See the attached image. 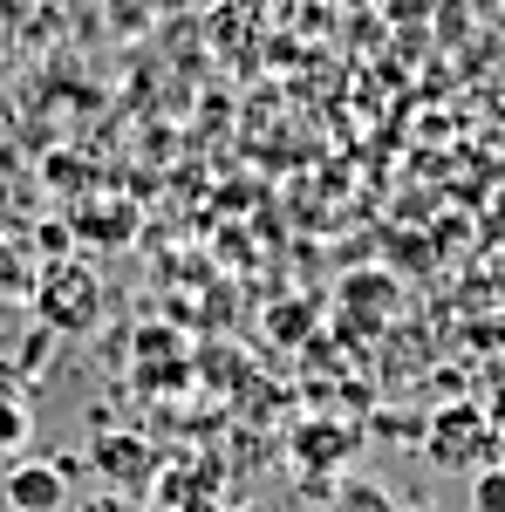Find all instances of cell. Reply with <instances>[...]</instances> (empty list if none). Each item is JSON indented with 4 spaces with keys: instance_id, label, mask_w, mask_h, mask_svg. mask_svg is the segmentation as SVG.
I'll list each match as a JSON object with an SVG mask.
<instances>
[{
    "instance_id": "1",
    "label": "cell",
    "mask_w": 505,
    "mask_h": 512,
    "mask_svg": "<svg viewBox=\"0 0 505 512\" xmlns=\"http://www.w3.org/2000/svg\"><path fill=\"white\" fill-rule=\"evenodd\" d=\"M35 315L55 335H89L103 321V280L82 260H48L35 274Z\"/></svg>"
},
{
    "instance_id": "2",
    "label": "cell",
    "mask_w": 505,
    "mask_h": 512,
    "mask_svg": "<svg viewBox=\"0 0 505 512\" xmlns=\"http://www.w3.org/2000/svg\"><path fill=\"white\" fill-rule=\"evenodd\" d=\"M492 444H499V424H485L478 403H444L424 417V458L437 472H485L492 465Z\"/></svg>"
},
{
    "instance_id": "3",
    "label": "cell",
    "mask_w": 505,
    "mask_h": 512,
    "mask_svg": "<svg viewBox=\"0 0 505 512\" xmlns=\"http://www.w3.org/2000/svg\"><path fill=\"white\" fill-rule=\"evenodd\" d=\"M0 492H7V512H62L69 506V465H55V458H14L7 478H0Z\"/></svg>"
},
{
    "instance_id": "4",
    "label": "cell",
    "mask_w": 505,
    "mask_h": 512,
    "mask_svg": "<svg viewBox=\"0 0 505 512\" xmlns=\"http://www.w3.org/2000/svg\"><path fill=\"white\" fill-rule=\"evenodd\" d=\"M89 458H96V472L110 478V492H123V499H130V492H151V485H157V451H151L137 431H103Z\"/></svg>"
},
{
    "instance_id": "5",
    "label": "cell",
    "mask_w": 505,
    "mask_h": 512,
    "mask_svg": "<svg viewBox=\"0 0 505 512\" xmlns=\"http://www.w3.org/2000/svg\"><path fill=\"white\" fill-rule=\"evenodd\" d=\"M355 444H362V431L355 424H328V417H308V424H294V437H287V451H294L301 472H342L355 458Z\"/></svg>"
},
{
    "instance_id": "6",
    "label": "cell",
    "mask_w": 505,
    "mask_h": 512,
    "mask_svg": "<svg viewBox=\"0 0 505 512\" xmlns=\"http://www.w3.org/2000/svg\"><path fill=\"white\" fill-rule=\"evenodd\" d=\"M69 233L82 246H123V239L137 233V212H130V198H82L76 212H69Z\"/></svg>"
},
{
    "instance_id": "7",
    "label": "cell",
    "mask_w": 505,
    "mask_h": 512,
    "mask_svg": "<svg viewBox=\"0 0 505 512\" xmlns=\"http://www.w3.org/2000/svg\"><path fill=\"white\" fill-rule=\"evenodd\" d=\"M342 301H355V315H396V280H383V274H349L342 280Z\"/></svg>"
},
{
    "instance_id": "8",
    "label": "cell",
    "mask_w": 505,
    "mask_h": 512,
    "mask_svg": "<svg viewBox=\"0 0 505 512\" xmlns=\"http://www.w3.org/2000/svg\"><path fill=\"white\" fill-rule=\"evenodd\" d=\"M335 512H403V506H396V492L376 485V478H342L335 485Z\"/></svg>"
},
{
    "instance_id": "9",
    "label": "cell",
    "mask_w": 505,
    "mask_h": 512,
    "mask_svg": "<svg viewBox=\"0 0 505 512\" xmlns=\"http://www.w3.org/2000/svg\"><path fill=\"white\" fill-rule=\"evenodd\" d=\"M267 335L273 342H308L314 335V308L308 301H280V308L267 315Z\"/></svg>"
},
{
    "instance_id": "10",
    "label": "cell",
    "mask_w": 505,
    "mask_h": 512,
    "mask_svg": "<svg viewBox=\"0 0 505 512\" xmlns=\"http://www.w3.org/2000/svg\"><path fill=\"white\" fill-rule=\"evenodd\" d=\"M471 512H505V472L499 465L471 472Z\"/></svg>"
},
{
    "instance_id": "11",
    "label": "cell",
    "mask_w": 505,
    "mask_h": 512,
    "mask_svg": "<svg viewBox=\"0 0 505 512\" xmlns=\"http://www.w3.org/2000/svg\"><path fill=\"white\" fill-rule=\"evenodd\" d=\"M21 437H28V410H21L14 396H0V451H14Z\"/></svg>"
},
{
    "instance_id": "12",
    "label": "cell",
    "mask_w": 505,
    "mask_h": 512,
    "mask_svg": "<svg viewBox=\"0 0 505 512\" xmlns=\"http://www.w3.org/2000/svg\"><path fill=\"white\" fill-rule=\"evenodd\" d=\"M82 512H137L123 492H96V499H82Z\"/></svg>"
},
{
    "instance_id": "13",
    "label": "cell",
    "mask_w": 505,
    "mask_h": 512,
    "mask_svg": "<svg viewBox=\"0 0 505 512\" xmlns=\"http://www.w3.org/2000/svg\"><path fill=\"white\" fill-rule=\"evenodd\" d=\"M492 465L505 472V424H499V444H492Z\"/></svg>"
},
{
    "instance_id": "14",
    "label": "cell",
    "mask_w": 505,
    "mask_h": 512,
    "mask_svg": "<svg viewBox=\"0 0 505 512\" xmlns=\"http://www.w3.org/2000/svg\"><path fill=\"white\" fill-rule=\"evenodd\" d=\"M239 512H267V506H239Z\"/></svg>"
},
{
    "instance_id": "15",
    "label": "cell",
    "mask_w": 505,
    "mask_h": 512,
    "mask_svg": "<svg viewBox=\"0 0 505 512\" xmlns=\"http://www.w3.org/2000/svg\"><path fill=\"white\" fill-rule=\"evenodd\" d=\"M410 512H437V506H410Z\"/></svg>"
}]
</instances>
